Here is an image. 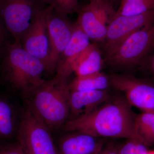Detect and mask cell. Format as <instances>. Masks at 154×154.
Wrapping results in <instances>:
<instances>
[{
    "label": "cell",
    "instance_id": "cell-19",
    "mask_svg": "<svg viewBox=\"0 0 154 154\" xmlns=\"http://www.w3.org/2000/svg\"><path fill=\"white\" fill-rule=\"evenodd\" d=\"M15 116L9 103L0 100V137H9L15 131Z\"/></svg>",
    "mask_w": 154,
    "mask_h": 154
},
{
    "label": "cell",
    "instance_id": "cell-21",
    "mask_svg": "<svg viewBox=\"0 0 154 154\" xmlns=\"http://www.w3.org/2000/svg\"><path fill=\"white\" fill-rule=\"evenodd\" d=\"M148 146L136 138L128 139L125 143L119 147V154H146Z\"/></svg>",
    "mask_w": 154,
    "mask_h": 154
},
{
    "label": "cell",
    "instance_id": "cell-17",
    "mask_svg": "<svg viewBox=\"0 0 154 154\" xmlns=\"http://www.w3.org/2000/svg\"><path fill=\"white\" fill-rule=\"evenodd\" d=\"M134 133L137 139L147 146L154 144V112L136 115Z\"/></svg>",
    "mask_w": 154,
    "mask_h": 154
},
{
    "label": "cell",
    "instance_id": "cell-18",
    "mask_svg": "<svg viewBox=\"0 0 154 154\" xmlns=\"http://www.w3.org/2000/svg\"><path fill=\"white\" fill-rule=\"evenodd\" d=\"M154 9V0H122L115 16H136Z\"/></svg>",
    "mask_w": 154,
    "mask_h": 154
},
{
    "label": "cell",
    "instance_id": "cell-24",
    "mask_svg": "<svg viewBox=\"0 0 154 154\" xmlns=\"http://www.w3.org/2000/svg\"><path fill=\"white\" fill-rule=\"evenodd\" d=\"M5 26L2 17H0V51L2 48L3 44L5 38L6 31Z\"/></svg>",
    "mask_w": 154,
    "mask_h": 154
},
{
    "label": "cell",
    "instance_id": "cell-13",
    "mask_svg": "<svg viewBox=\"0 0 154 154\" xmlns=\"http://www.w3.org/2000/svg\"><path fill=\"white\" fill-rule=\"evenodd\" d=\"M103 146L99 137L74 131L61 139L57 148L60 154H100Z\"/></svg>",
    "mask_w": 154,
    "mask_h": 154
},
{
    "label": "cell",
    "instance_id": "cell-23",
    "mask_svg": "<svg viewBox=\"0 0 154 154\" xmlns=\"http://www.w3.org/2000/svg\"><path fill=\"white\" fill-rule=\"evenodd\" d=\"M119 147L113 144L108 145L105 148L103 147L100 154H119Z\"/></svg>",
    "mask_w": 154,
    "mask_h": 154
},
{
    "label": "cell",
    "instance_id": "cell-28",
    "mask_svg": "<svg viewBox=\"0 0 154 154\" xmlns=\"http://www.w3.org/2000/svg\"><path fill=\"white\" fill-rule=\"evenodd\" d=\"M90 1H91V0H90Z\"/></svg>",
    "mask_w": 154,
    "mask_h": 154
},
{
    "label": "cell",
    "instance_id": "cell-12",
    "mask_svg": "<svg viewBox=\"0 0 154 154\" xmlns=\"http://www.w3.org/2000/svg\"><path fill=\"white\" fill-rule=\"evenodd\" d=\"M90 45V38L76 22L69 44L59 58L56 75L67 78L73 72L72 67L75 60Z\"/></svg>",
    "mask_w": 154,
    "mask_h": 154
},
{
    "label": "cell",
    "instance_id": "cell-15",
    "mask_svg": "<svg viewBox=\"0 0 154 154\" xmlns=\"http://www.w3.org/2000/svg\"><path fill=\"white\" fill-rule=\"evenodd\" d=\"M103 60L101 52L95 44H91L75 60L72 67L77 76L99 72L102 69Z\"/></svg>",
    "mask_w": 154,
    "mask_h": 154
},
{
    "label": "cell",
    "instance_id": "cell-7",
    "mask_svg": "<svg viewBox=\"0 0 154 154\" xmlns=\"http://www.w3.org/2000/svg\"><path fill=\"white\" fill-rule=\"evenodd\" d=\"M109 78L110 85L122 92L131 106L154 112V85L125 74L113 73Z\"/></svg>",
    "mask_w": 154,
    "mask_h": 154
},
{
    "label": "cell",
    "instance_id": "cell-14",
    "mask_svg": "<svg viewBox=\"0 0 154 154\" xmlns=\"http://www.w3.org/2000/svg\"><path fill=\"white\" fill-rule=\"evenodd\" d=\"M109 96L107 91H70V119L79 118L96 110L109 100Z\"/></svg>",
    "mask_w": 154,
    "mask_h": 154
},
{
    "label": "cell",
    "instance_id": "cell-11",
    "mask_svg": "<svg viewBox=\"0 0 154 154\" xmlns=\"http://www.w3.org/2000/svg\"><path fill=\"white\" fill-rule=\"evenodd\" d=\"M66 16L51 9L48 17V30L49 41V54L46 72L52 74L56 71L59 58L67 46L71 38L73 26Z\"/></svg>",
    "mask_w": 154,
    "mask_h": 154
},
{
    "label": "cell",
    "instance_id": "cell-2",
    "mask_svg": "<svg viewBox=\"0 0 154 154\" xmlns=\"http://www.w3.org/2000/svg\"><path fill=\"white\" fill-rule=\"evenodd\" d=\"M56 75L45 81L27 98L28 107L51 131L63 126L69 116V83Z\"/></svg>",
    "mask_w": 154,
    "mask_h": 154
},
{
    "label": "cell",
    "instance_id": "cell-25",
    "mask_svg": "<svg viewBox=\"0 0 154 154\" xmlns=\"http://www.w3.org/2000/svg\"><path fill=\"white\" fill-rule=\"evenodd\" d=\"M149 67L151 70V71L154 74V54L152 55L149 61Z\"/></svg>",
    "mask_w": 154,
    "mask_h": 154
},
{
    "label": "cell",
    "instance_id": "cell-1",
    "mask_svg": "<svg viewBox=\"0 0 154 154\" xmlns=\"http://www.w3.org/2000/svg\"><path fill=\"white\" fill-rule=\"evenodd\" d=\"M135 114L125 96L108 100L101 106L79 118L64 125L66 131L85 133L96 137L136 138Z\"/></svg>",
    "mask_w": 154,
    "mask_h": 154
},
{
    "label": "cell",
    "instance_id": "cell-20",
    "mask_svg": "<svg viewBox=\"0 0 154 154\" xmlns=\"http://www.w3.org/2000/svg\"><path fill=\"white\" fill-rule=\"evenodd\" d=\"M58 14L65 15L73 13H78L80 8L79 0H42Z\"/></svg>",
    "mask_w": 154,
    "mask_h": 154
},
{
    "label": "cell",
    "instance_id": "cell-3",
    "mask_svg": "<svg viewBox=\"0 0 154 154\" xmlns=\"http://www.w3.org/2000/svg\"><path fill=\"white\" fill-rule=\"evenodd\" d=\"M2 70L7 82L27 99L45 81L42 62L27 52L22 43L14 42L5 51Z\"/></svg>",
    "mask_w": 154,
    "mask_h": 154
},
{
    "label": "cell",
    "instance_id": "cell-6",
    "mask_svg": "<svg viewBox=\"0 0 154 154\" xmlns=\"http://www.w3.org/2000/svg\"><path fill=\"white\" fill-rule=\"evenodd\" d=\"M116 12L110 0H91L79 9L76 23L90 39L103 42Z\"/></svg>",
    "mask_w": 154,
    "mask_h": 154
},
{
    "label": "cell",
    "instance_id": "cell-9",
    "mask_svg": "<svg viewBox=\"0 0 154 154\" xmlns=\"http://www.w3.org/2000/svg\"><path fill=\"white\" fill-rule=\"evenodd\" d=\"M154 22V9L136 16H114L107 27L103 41L105 57L135 31Z\"/></svg>",
    "mask_w": 154,
    "mask_h": 154
},
{
    "label": "cell",
    "instance_id": "cell-22",
    "mask_svg": "<svg viewBox=\"0 0 154 154\" xmlns=\"http://www.w3.org/2000/svg\"><path fill=\"white\" fill-rule=\"evenodd\" d=\"M0 154H26L19 144L9 145L0 148Z\"/></svg>",
    "mask_w": 154,
    "mask_h": 154
},
{
    "label": "cell",
    "instance_id": "cell-8",
    "mask_svg": "<svg viewBox=\"0 0 154 154\" xmlns=\"http://www.w3.org/2000/svg\"><path fill=\"white\" fill-rule=\"evenodd\" d=\"M41 7L36 0H4L1 17L15 41L21 42L30 28L36 12Z\"/></svg>",
    "mask_w": 154,
    "mask_h": 154
},
{
    "label": "cell",
    "instance_id": "cell-26",
    "mask_svg": "<svg viewBox=\"0 0 154 154\" xmlns=\"http://www.w3.org/2000/svg\"><path fill=\"white\" fill-rule=\"evenodd\" d=\"M146 154H154V151H148Z\"/></svg>",
    "mask_w": 154,
    "mask_h": 154
},
{
    "label": "cell",
    "instance_id": "cell-4",
    "mask_svg": "<svg viewBox=\"0 0 154 154\" xmlns=\"http://www.w3.org/2000/svg\"><path fill=\"white\" fill-rule=\"evenodd\" d=\"M154 51V22L135 31L105 57L110 66L129 69L141 63Z\"/></svg>",
    "mask_w": 154,
    "mask_h": 154
},
{
    "label": "cell",
    "instance_id": "cell-16",
    "mask_svg": "<svg viewBox=\"0 0 154 154\" xmlns=\"http://www.w3.org/2000/svg\"><path fill=\"white\" fill-rule=\"evenodd\" d=\"M110 85L109 76L100 72L93 74L77 76L69 83V88L71 92L107 91Z\"/></svg>",
    "mask_w": 154,
    "mask_h": 154
},
{
    "label": "cell",
    "instance_id": "cell-27",
    "mask_svg": "<svg viewBox=\"0 0 154 154\" xmlns=\"http://www.w3.org/2000/svg\"><path fill=\"white\" fill-rule=\"evenodd\" d=\"M110 1L111 2V3H113V2H116L117 0H110Z\"/></svg>",
    "mask_w": 154,
    "mask_h": 154
},
{
    "label": "cell",
    "instance_id": "cell-5",
    "mask_svg": "<svg viewBox=\"0 0 154 154\" xmlns=\"http://www.w3.org/2000/svg\"><path fill=\"white\" fill-rule=\"evenodd\" d=\"M51 131L27 107L18 130V143L26 154H60Z\"/></svg>",
    "mask_w": 154,
    "mask_h": 154
},
{
    "label": "cell",
    "instance_id": "cell-10",
    "mask_svg": "<svg viewBox=\"0 0 154 154\" xmlns=\"http://www.w3.org/2000/svg\"><path fill=\"white\" fill-rule=\"evenodd\" d=\"M53 7L40 8L36 12L30 28L22 37V46L31 55L43 63L45 69L49 54L48 22Z\"/></svg>",
    "mask_w": 154,
    "mask_h": 154
}]
</instances>
